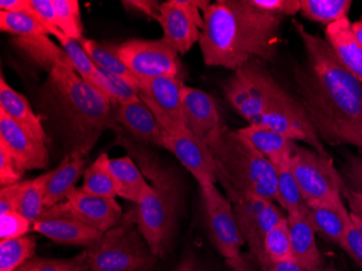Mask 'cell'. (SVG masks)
Returning <instances> with one entry per match:
<instances>
[{"instance_id": "32", "label": "cell", "mask_w": 362, "mask_h": 271, "mask_svg": "<svg viewBox=\"0 0 362 271\" xmlns=\"http://www.w3.org/2000/svg\"><path fill=\"white\" fill-rule=\"evenodd\" d=\"M278 178V204L286 215L303 213L305 202L291 167V158L274 166Z\"/></svg>"}, {"instance_id": "30", "label": "cell", "mask_w": 362, "mask_h": 271, "mask_svg": "<svg viewBox=\"0 0 362 271\" xmlns=\"http://www.w3.org/2000/svg\"><path fill=\"white\" fill-rule=\"evenodd\" d=\"M83 190L95 197L115 199L117 197V185L110 169V156L101 154L85 169Z\"/></svg>"}, {"instance_id": "49", "label": "cell", "mask_w": 362, "mask_h": 271, "mask_svg": "<svg viewBox=\"0 0 362 271\" xmlns=\"http://www.w3.org/2000/svg\"><path fill=\"white\" fill-rule=\"evenodd\" d=\"M173 271H214L197 258V254L192 250H188L184 253V255L179 260L178 265Z\"/></svg>"}, {"instance_id": "44", "label": "cell", "mask_w": 362, "mask_h": 271, "mask_svg": "<svg viewBox=\"0 0 362 271\" xmlns=\"http://www.w3.org/2000/svg\"><path fill=\"white\" fill-rule=\"evenodd\" d=\"M257 9L272 16H294L300 12V0H249Z\"/></svg>"}, {"instance_id": "34", "label": "cell", "mask_w": 362, "mask_h": 271, "mask_svg": "<svg viewBox=\"0 0 362 271\" xmlns=\"http://www.w3.org/2000/svg\"><path fill=\"white\" fill-rule=\"evenodd\" d=\"M0 30L16 38L52 35V32L35 13L0 10Z\"/></svg>"}, {"instance_id": "14", "label": "cell", "mask_w": 362, "mask_h": 271, "mask_svg": "<svg viewBox=\"0 0 362 271\" xmlns=\"http://www.w3.org/2000/svg\"><path fill=\"white\" fill-rule=\"evenodd\" d=\"M124 214L117 200L95 197L75 187L64 201L45 211L40 219L72 218L105 233L121 223Z\"/></svg>"}, {"instance_id": "23", "label": "cell", "mask_w": 362, "mask_h": 271, "mask_svg": "<svg viewBox=\"0 0 362 271\" xmlns=\"http://www.w3.org/2000/svg\"><path fill=\"white\" fill-rule=\"evenodd\" d=\"M292 241L293 258L302 271H322V255L317 246L316 232L304 214L288 216Z\"/></svg>"}, {"instance_id": "7", "label": "cell", "mask_w": 362, "mask_h": 271, "mask_svg": "<svg viewBox=\"0 0 362 271\" xmlns=\"http://www.w3.org/2000/svg\"><path fill=\"white\" fill-rule=\"evenodd\" d=\"M264 61L253 60L233 71L223 91L231 107L249 124L255 123L284 88L274 79Z\"/></svg>"}, {"instance_id": "21", "label": "cell", "mask_w": 362, "mask_h": 271, "mask_svg": "<svg viewBox=\"0 0 362 271\" xmlns=\"http://www.w3.org/2000/svg\"><path fill=\"white\" fill-rule=\"evenodd\" d=\"M32 229L56 243L86 248L99 241L103 234L78 220L64 217L37 220L33 224Z\"/></svg>"}, {"instance_id": "31", "label": "cell", "mask_w": 362, "mask_h": 271, "mask_svg": "<svg viewBox=\"0 0 362 271\" xmlns=\"http://www.w3.org/2000/svg\"><path fill=\"white\" fill-rule=\"evenodd\" d=\"M89 83L105 96L113 107L133 103L139 99L137 89L134 88L124 79L103 70L100 67H95Z\"/></svg>"}, {"instance_id": "5", "label": "cell", "mask_w": 362, "mask_h": 271, "mask_svg": "<svg viewBox=\"0 0 362 271\" xmlns=\"http://www.w3.org/2000/svg\"><path fill=\"white\" fill-rule=\"evenodd\" d=\"M206 144L216 163L217 179L228 199L254 195L278 203V178L274 165L243 134L223 124Z\"/></svg>"}, {"instance_id": "50", "label": "cell", "mask_w": 362, "mask_h": 271, "mask_svg": "<svg viewBox=\"0 0 362 271\" xmlns=\"http://www.w3.org/2000/svg\"><path fill=\"white\" fill-rule=\"evenodd\" d=\"M0 10L8 12H30L34 13L30 8V0H1Z\"/></svg>"}, {"instance_id": "18", "label": "cell", "mask_w": 362, "mask_h": 271, "mask_svg": "<svg viewBox=\"0 0 362 271\" xmlns=\"http://www.w3.org/2000/svg\"><path fill=\"white\" fill-rule=\"evenodd\" d=\"M182 112L189 132L205 142L223 125L216 101L201 89L185 86Z\"/></svg>"}, {"instance_id": "25", "label": "cell", "mask_w": 362, "mask_h": 271, "mask_svg": "<svg viewBox=\"0 0 362 271\" xmlns=\"http://www.w3.org/2000/svg\"><path fill=\"white\" fill-rule=\"evenodd\" d=\"M11 42L18 52L47 73L56 67L74 70L64 50L57 46L48 35L22 36L14 38Z\"/></svg>"}, {"instance_id": "2", "label": "cell", "mask_w": 362, "mask_h": 271, "mask_svg": "<svg viewBox=\"0 0 362 271\" xmlns=\"http://www.w3.org/2000/svg\"><path fill=\"white\" fill-rule=\"evenodd\" d=\"M38 115L48 142L65 156H88L107 129H117L114 107L74 70L56 67L37 93Z\"/></svg>"}, {"instance_id": "1", "label": "cell", "mask_w": 362, "mask_h": 271, "mask_svg": "<svg viewBox=\"0 0 362 271\" xmlns=\"http://www.w3.org/2000/svg\"><path fill=\"white\" fill-rule=\"evenodd\" d=\"M305 60L293 70L300 103L321 142L362 151V83L341 64L325 38L294 22Z\"/></svg>"}, {"instance_id": "6", "label": "cell", "mask_w": 362, "mask_h": 271, "mask_svg": "<svg viewBox=\"0 0 362 271\" xmlns=\"http://www.w3.org/2000/svg\"><path fill=\"white\" fill-rule=\"evenodd\" d=\"M86 250L90 271H156L158 258L138 229L136 209Z\"/></svg>"}, {"instance_id": "38", "label": "cell", "mask_w": 362, "mask_h": 271, "mask_svg": "<svg viewBox=\"0 0 362 271\" xmlns=\"http://www.w3.org/2000/svg\"><path fill=\"white\" fill-rule=\"evenodd\" d=\"M58 28L63 35L72 40H83L84 26L81 22V8L77 0H54Z\"/></svg>"}, {"instance_id": "19", "label": "cell", "mask_w": 362, "mask_h": 271, "mask_svg": "<svg viewBox=\"0 0 362 271\" xmlns=\"http://www.w3.org/2000/svg\"><path fill=\"white\" fill-rule=\"evenodd\" d=\"M303 214L316 233H320L345 250L346 224L351 219V213L347 212L341 197L316 204L305 203Z\"/></svg>"}, {"instance_id": "29", "label": "cell", "mask_w": 362, "mask_h": 271, "mask_svg": "<svg viewBox=\"0 0 362 271\" xmlns=\"http://www.w3.org/2000/svg\"><path fill=\"white\" fill-rule=\"evenodd\" d=\"M79 44L83 46L85 52L88 54L91 60L98 67L127 81L139 93L140 81L133 73L130 72L129 69L122 61L119 54V46L101 44V42L85 38L79 40Z\"/></svg>"}, {"instance_id": "52", "label": "cell", "mask_w": 362, "mask_h": 271, "mask_svg": "<svg viewBox=\"0 0 362 271\" xmlns=\"http://www.w3.org/2000/svg\"><path fill=\"white\" fill-rule=\"evenodd\" d=\"M262 271H302L294 258L284 262L269 263L267 266L260 269Z\"/></svg>"}, {"instance_id": "53", "label": "cell", "mask_w": 362, "mask_h": 271, "mask_svg": "<svg viewBox=\"0 0 362 271\" xmlns=\"http://www.w3.org/2000/svg\"><path fill=\"white\" fill-rule=\"evenodd\" d=\"M351 28H353V32L356 38H357L358 42L362 47V19L351 23Z\"/></svg>"}, {"instance_id": "55", "label": "cell", "mask_w": 362, "mask_h": 271, "mask_svg": "<svg viewBox=\"0 0 362 271\" xmlns=\"http://www.w3.org/2000/svg\"><path fill=\"white\" fill-rule=\"evenodd\" d=\"M349 213H351V212H349ZM351 221H353L354 225H355V227L357 228L358 231H359V233L361 234L362 236V217L356 215V214L351 213Z\"/></svg>"}, {"instance_id": "11", "label": "cell", "mask_w": 362, "mask_h": 271, "mask_svg": "<svg viewBox=\"0 0 362 271\" xmlns=\"http://www.w3.org/2000/svg\"><path fill=\"white\" fill-rule=\"evenodd\" d=\"M205 224L215 248L227 263L242 258L244 238L238 225L233 203L223 195L216 183L201 188Z\"/></svg>"}, {"instance_id": "15", "label": "cell", "mask_w": 362, "mask_h": 271, "mask_svg": "<svg viewBox=\"0 0 362 271\" xmlns=\"http://www.w3.org/2000/svg\"><path fill=\"white\" fill-rule=\"evenodd\" d=\"M185 79L163 76L140 81L139 98L165 134L188 130L182 112Z\"/></svg>"}, {"instance_id": "54", "label": "cell", "mask_w": 362, "mask_h": 271, "mask_svg": "<svg viewBox=\"0 0 362 271\" xmlns=\"http://www.w3.org/2000/svg\"><path fill=\"white\" fill-rule=\"evenodd\" d=\"M16 271H37V262H36V258H33L32 260H28L24 263L22 266L16 269Z\"/></svg>"}, {"instance_id": "17", "label": "cell", "mask_w": 362, "mask_h": 271, "mask_svg": "<svg viewBox=\"0 0 362 271\" xmlns=\"http://www.w3.org/2000/svg\"><path fill=\"white\" fill-rule=\"evenodd\" d=\"M0 142H3L24 171L45 169L50 162L47 144L37 140L0 110Z\"/></svg>"}, {"instance_id": "51", "label": "cell", "mask_w": 362, "mask_h": 271, "mask_svg": "<svg viewBox=\"0 0 362 271\" xmlns=\"http://www.w3.org/2000/svg\"><path fill=\"white\" fill-rule=\"evenodd\" d=\"M343 197H345L347 203H349L351 213L356 214V215L362 217V195L345 188L343 191Z\"/></svg>"}, {"instance_id": "45", "label": "cell", "mask_w": 362, "mask_h": 271, "mask_svg": "<svg viewBox=\"0 0 362 271\" xmlns=\"http://www.w3.org/2000/svg\"><path fill=\"white\" fill-rule=\"evenodd\" d=\"M28 180L19 181L13 185H6L0 189V214L19 211L22 195L28 185Z\"/></svg>"}, {"instance_id": "42", "label": "cell", "mask_w": 362, "mask_h": 271, "mask_svg": "<svg viewBox=\"0 0 362 271\" xmlns=\"http://www.w3.org/2000/svg\"><path fill=\"white\" fill-rule=\"evenodd\" d=\"M25 171L16 160L9 149L0 142V185L1 187L22 181Z\"/></svg>"}, {"instance_id": "43", "label": "cell", "mask_w": 362, "mask_h": 271, "mask_svg": "<svg viewBox=\"0 0 362 271\" xmlns=\"http://www.w3.org/2000/svg\"><path fill=\"white\" fill-rule=\"evenodd\" d=\"M345 188L362 195V151L347 156L339 169Z\"/></svg>"}, {"instance_id": "56", "label": "cell", "mask_w": 362, "mask_h": 271, "mask_svg": "<svg viewBox=\"0 0 362 271\" xmlns=\"http://www.w3.org/2000/svg\"><path fill=\"white\" fill-rule=\"evenodd\" d=\"M322 271H341V269L339 268V267L337 266V265L333 264V263H331V264L325 265V268H323Z\"/></svg>"}, {"instance_id": "20", "label": "cell", "mask_w": 362, "mask_h": 271, "mask_svg": "<svg viewBox=\"0 0 362 271\" xmlns=\"http://www.w3.org/2000/svg\"><path fill=\"white\" fill-rule=\"evenodd\" d=\"M113 116L115 123L121 124L139 144L158 146L166 134L140 98L133 103L114 107Z\"/></svg>"}, {"instance_id": "27", "label": "cell", "mask_w": 362, "mask_h": 271, "mask_svg": "<svg viewBox=\"0 0 362 271\" xmlns=\"http://www.w3.org/2000/svg\"><path fill=\"white\" fill-rule=\"evenodd\" d=\"M110 169L117 185V197L138 204L149 189L150 183H146L135 160L128 154L121 158H110Z\"/></svg>"}, {"instance_id": "9", "label": "cell", "mask_w": 362, "mask_h": 271, "mask_svg": "<svg viewBox=\"0 0 362 271\" xmlns=\"http://www.w3.org/2000/svg\"><path fill=\"white\" fill-rule=\"evenodd\" d=\"M244 241L249 246L258 266L267 262L264 252V241L274 225L288 217L276 202L254 195H238L229 200Z\"/></svg>"}, {"instance_id": "26", "label": "cell", "mask_w": 362, "mask_h": 271, "mask_svg": "<svg viewBox=\"0 0 362 271\" xmlns=\"http://www.w3.org/2000/svg\"><path fill=\"white\" fill-rule=\"evenodd\" d=\"M88 156H65L54 171L47 183L45 193V209H49L65 200L72 189L76 187L79 177L84 175Z\"/></svg>"}, {"instance_id": "12", "label": "cell", "mask_w": 362, "mask_h": 271, "mask_svg": "<svg viewBox=\"0 0 362 271\" xmlns=\"http://www.w3.org/2000/svg\"><path fill=\"white\" fill-rule=\"evenodd\" d=\"M254 124L269 128L292 142H305L321 156H330L300 100L295 99L286 89Z\"/></svg>"}, {"instance_id": "3", "label": "cell", "mask_w": 362, "mask_h": 271, "mask_svg": "<svg viewBox=\"0 0 362 271\" xmlns=\"http://www.w3.org/2000/svg\"><path fill=\"white\" fill-rule=\"evenodd\" d=\"M203 19L199 45L207 67L235 71L253 60L276 58L282 16L266 13L249 0H218Z\"/></svg>"}, {"instance_id": "24", "label": "cell", "mask_w": 362, "mask_h": 271, "mask_svg": "<svg viewBox=\"0 0 362 271\" xmlns=\"http://www.w3.org/2000/svg\"><path fill=\"white\" fill-rule=\"evenodd\" d=\"M325 40L341 64L362 83V47L354 34L349 18L327 25Z\"/></svg>"}, {"instance_id": "40", "label": "cell", "mask_w": 362, "mask_h": 271, "mask_svg": "<svg viewBox=\"0 0 362 271\" xmlns=\"http://www.w3.org/2000/svg\"><path fill=\"white\" fill-rule=\"evenodd\" d=\"M37 271H90L87 250L72 258L56 260V258H36Z\"/></svg>"}, {"instance_id": "39", "label": "cell", "mask_w": 362, "mask_h": 271, "mask_svg": "<svg viewBox=\"0 0 362 271\" xmlns=\"http://www.w3.org/2000/svg\"><path fill=\"white\" fill-rule=\"evenodd\" d=\"M56 38L60 42L61 48L64 50L65 54L68 56L75 72L85 81L90 83L91 76H93L97 65L93 63L88 54L85 52L83 46L77 40L63 35L62 33H60Z\"/></svg>"}, {"instance_id": "8", "label": "cell", "mask_w": 362, "mask_h": 271, "mask_svg": "<svg viewBox=\"0 0 362 271\" xmlns=\"http://www.w3.org/2000/svg\"><path fill=\"white\" fill-rule=\"evenodd\" d=\"M291 167L306 204L331 202L343 197V177L333 164L331 156L295 144Z\"/></svg>"}, {"instance_id": "22", "label": "cell", "mask_w": 362, "mask_h": 271, "mask_svg": "<svg viewBox=\"0 0 362 271\" xmlns=\"http://www.w3.org/2000/svg\"><path fill=\"white\" fill-rule=\"evenodd\" d=\"M0 110L40 144L48 146V136L42 118L33 110L26 97L14 91L4 74L0 77Z\"/></svg>"}, {"instance_id": "37", "label": "cell", "mask_w": 362, "mask_h": 271, "mask_svg": "<svg viewBox=\"0 0 362 271\" xmlns=\"http://www.w3.org/2000/svg\"><path fill=\"white\" fill-rule=\"evenodd\" d=\"M50 172L45 173L34 179H28V185L22 195L19 213L34 224L42 217L45 209V193Z\"/></svg>"}, {"instance_id": "33", "label": "cell", "mask_w": 362, "mask_h": 271, "mask_svg": "<svg viewBox=\"0 0 362 271\" xmlns=\"http://www.w3.org/2000/svg\"><path fill=\"white\" fill-rule=\"evenodd\" d=\"M351 5V0H300V13L327 26L347 18Z\"/></svg>"}, {"instance_id": "48", "label": "cell", "mask_w": 362, "mask_h": 271, "mask_svg": "<svg viewBox=\"0 0 362 271\" xmlns=\"http://www.w3.org/2000/svg\"><path fill=\"white\" fill-rule=\"evenodd\" d=\"M345 240H346L345 252L355 260L356 264H358L360 268H362V236L351 219H349L346 224Z\"/></svg>"}, {"instance_id": "35", "label": "cell", "mask_w": 362, "mask_h": 271, "mask_svg": "<svg viewBox=\"0 0 362 271\" xmlns=\"http://www.w3.org/2000/svg\"><path fill=\"white\" fill-rule=\"evenodd\" d=\"M36 239L24 236L0 241V271H16L20 266L35 258Z\"/></svg>"}, {"instance_id": "16", "label": "cell", "mask_w": 362, "mask_h": 271, "mask_svg": "<svg viewBox=\"0 0 362 271\" xmlns=\"http://www.w3.org/2000/svg\"><path fill=\"white\" fill-rule=\"evenodd\" d=\"M158 146L166 149L194 177L200 188L218 181V171L209 144L192 132L166 134Z\"/></svg>"}, {"instance_id": "10", "label": "cell", "mask_w": 362, "mask_h": 271, "mask_svg": "<svg viewBox=\"0 0 362 271\" xmlns=\"http://www.w3.org/2000/svg\"><path fill=\"white\" fill-rule=\"evenodd\" d=\"M119 54L140 81L163 76L185 79L180 54L163 38L126 40L119 45Z\"/></svg>"}, {"instance_id": "47", "label": "cell", "mask_w": 362, "mask_h": 271, "mask_svg": "<svg viewBox=\"0 0 362 271\" xmlns=\"http://www.w3.org/2000/svg\"><path fill=\"white\" fill-rule=\"evenodd\" d=\"M122 6L126 11L136 12L150 19L158 21L160 18V5L162 4L154 0H122Z\"/></svg>"}, {"instance_id": "46", "label": "cell", "mask_w": 362, "mask_h": 271, "mask_svg": "<svg viewBox=\"0 0 362 271\" xmlns=\"http://www.w3.org/2000/svg\"><path fill=\"white\" fill-rule=\"evenodd\" d=\"M30 5L33 12L52 30V35L57 38L61 30L58 28L54 0H30Z\"/></svg>"}, {"instance_id": "28", "label": "cell", "mask_w": 362, "mask_h": 271, "mask_svg": "<svg viewBox=\"0 0 362 271\" xmlns=\"http://www.w3.org/2000/svg\"><path fill=\"white\" fill-rule=\"evenodd\" d=\"M238 132L247 138L274 167L292 156L293 148L296 144L269 128L255 124H249Z\"/></svg>"}, {"instance_id": "41", "label": "cell", "mask_w": 362, "mask_h": 271, "mask_svg": "<svg viewBox=\"0 0 362 271\" xmlns=\"http://www.w3.org/2000/svg\"><path fill=\"white\" fill-rule=\"evenodd\" d=\"M33 224L19 212L0 214V241L26 236Z\"/></svg>"}, {"instance_id": "13", "label": "cell", "mask_w": 362, "mask_h": 271, "mask_svg": "<svg viewBox=\"0 0 362 271\" xmlns=\"http://www.w3.org/2000/svg\"><path fill=\"white\" fill-rule=\"evenodd\" d=\"M211 1L206 0H170L160 5L158 23L163 38L181 56L190 52L200 40L204 13Z\"/></svg>"}, {"instance_id": "4", "label": "cell", "mask_w": 362, "mask_h": 271, "mask_svg": "<svg viewBox=\"0 0 362 271\" xmlns=\"http://www.w3.org/2000/svg\"><path fill=\"white\" fill-rule=\"evenodd\" d=\"M119 142L139 166L150 187L136 204L137 227L154 255L165 258L170 250L180 202V187L172 169L163 164L141 144L121 134Z\"/></svg>"}, {"instance_id": "36", "label": "cell", "mask_w": 362, "mask_h": 271, "mask_svg": "<svg viewBox=\"0 0 362 271\" xmlns=\"http://www.w3.org/2000/svg\"><path fill=\"white\" fill-rule=\"evenodd\" d=\"M264 252L267 262L260 269L267 266L269 263L292 260V241L288 217L280 220L269 230L264 241Z\"/></svg>"}]
</instances>
